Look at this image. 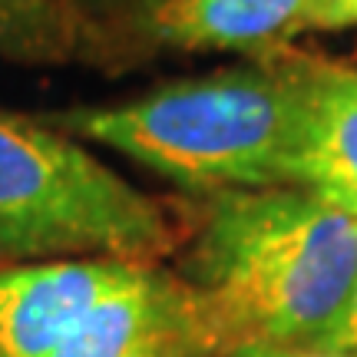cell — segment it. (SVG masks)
<instances>
[{"label":"cell","mask_w":357,"mask_h":357,"mask_svg":"<svg viewBox=\"0 0 357 357\" xmlns=\"http://www.w3.org/2000/svg\"><path fill=\"white\" fill-rule=\"evenodd\" d=\"M318 60L261 56L176 79L106 106L43 113L47 126L96 142L202 195L294 185Z\"/></svg>","instance_id":"2"},{"label":"cell","mask_w":357,"mask_h":357,"mask_svg":"<svg viewBox=\"0 0 357 357\" xmlns=\"http://www.w3.org/2000/svg\"><path fill=\"white\" fill-rule=\"evenodd\" d=\"M331 0H155L132 24L169 50L275 56L311 30H328Z\"/></svg>","instance_id":"5"},{"label":"cell","mask_w":357,"mask_h":357,"mask_svg":"<svg viewBox=\"0 0 357 357\" xmlns=\"http://www.w3.org/2000/svg\"><path fill=\"white\" fill-rule=\"evenodd\" d=\"M83 3H93V7H132V10H139V7H149L155 0H83Z\"/></svg>","instance_id":"12"},{"label":"cell","mask_w":357,"mask_h":357,"mask_svg":"<svg viewBox=\"0 0 357 357\" xmlns=\"http://www.w3.org/2000/svg\"><path fill=\"white\" fill-rule=\"evenodd\" d=\"M182 294L162 271L146 265L132 284L93 307L50 357H176L182 328L192 324Z\"/></svg>","instance_id":"6"},{"label":"cell","mask_w":357,"mask_h":357,"mask_svg":"<svg viewBox=\"0 0 357 357\" xmlns=\"http://www.w3.org/2000/svg\"><path fill=\"white\" fill-rule=\"evenodd\" d=\"M324 344L344 347V351H357V284H354L351 301H347V307H344V314H341V321L334 324V331L328 334Z\"/></svg>","instance_id":"10"},{"label":"cell","mask_w":357,"mask_h":357,"mask_svg":"<svg viewBox=\"0 0 357 357\" xmlns=\"http://www.w3.org/2000/svg\"><path fill=\"white\" fill-rule=\"evenodd\" d=\"M298 189L357 215V70L318 63Z\"/></svg>","instance_id":"7"},{"label":"cell","mask_w":357,"mask_h":357,"mask_svg":"<svg viewBox=\"0 0 357 357\" xmlns=\"http://www.w3.org/2000/svg\"><path fill=\"white\" fill-rule=\"evenodd\" d=\"M146 258L63 255L0 268V357H50L109 294L146 271Z\"/></svg>","instance_id":"4"},{"label":"cell","mask_w":357,"mask_h":357,"mask_svg":"<svg viewBox=\"0 0 357 357\" xmlns=\"http://www.w3.org/2000/svg\"><path fill=\"white\" fill-rule=\"evenodd\" d=\"M222 357H357V351L331 344H245Z\"/></svg>","instance_id":"9"},{"label":"cell","mask_w":357,"mask_h":357,"mask_svg":"<svg viewBox=\"0 0 357 357\" xmlns=\"http://www.w3.org/2000/svg\"><path fill=\"white\" fill-rule=\"evenodd\" d=\"M347 26H357V0H331L328 30H347Z\"/></svg>","instance_id":"11"},{"label":"cell","mask_w":357,"mask_h":357,"mask_svg":"<svg viewBox=\"0 0 357 357\" xmlns=\"http://www.w3.org/2000/svg\"><path fill=\"white\" fill-rule=\"evenodd\" d=\"M169 242L155 199L43 119L0 109V261L149 258Z\"/></svg>","instance_id":"3"},{"label":"cell","mask_w":357,"mask_h":357,"mask_svg":"<svg viewBox=\"0 0 357 357\" xmlns=\"http://www.w3.org/2000/svg\"><path fill=\"white\" fill-rule=\"evenodd\" d=\"M106 56L102 30L73 0H0V60L63 66Z\"/></svg>","instance_id":"8"},{"label":"cell","mask_w":357,"mask_h":357,"mask_svg":"<svg viewBox=\"0 0 357 357\" xmlns=\"http://www.w3.org/2000/svg\"><path fill=\"white\" fill-rule=\"evenodd\" d=\"M185 281L192 324L225 354L324 344L357 284V215L298 185L212 195Z\"/></svg>","instance_id":"1"}]
</instances>
